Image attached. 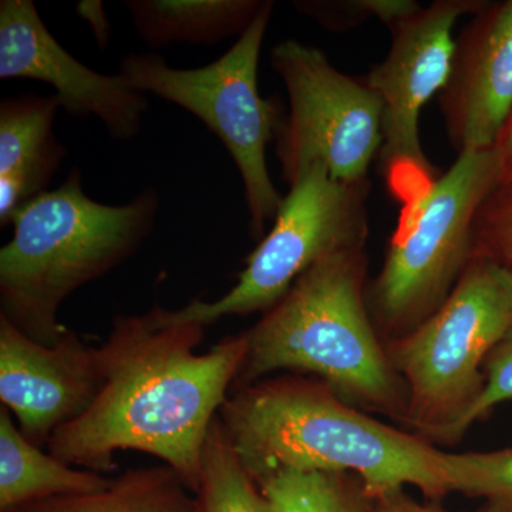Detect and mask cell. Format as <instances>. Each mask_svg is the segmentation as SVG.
I'll return each mask as SVG.
<instances>
[{"instance_id": "8fae6325", "label": "cell", "mask_w": 512, "mask_h": 512, "mask_svg": "<svg viewBox=\"0 0 512 512\" xmlns=\"http://www.w3.org/2000/svg\"><path fill=\"white\" fill-rule=\"evenodd\" d=\"M101 386L100 349L74 330L45 346L0 316V402L30 443L47 447L57 431L89 410Z\"/></svg>"}, {"instance_id": "ffe728a7", "label": "cell", "mask_w": 512, "mask_h": 512, "mask_svg": "<svg viewBox=\"0 0 512 512\" xmlns=\"http://www.w3.org/2000/svg\"><path fill=\"white\" fill-rule=\"evenodd\" d=\"M448 490L470 498L512 503V447L494 451H443Z\"/></svg>"}, {"instance_id": "277c9868", "label": "cell", "mask_w": 512, "mask_h": 512, "mask_svg": "<svg viewBox=\"0 0 512 512\" xmlns=\"http://www.w3.org/2000/svg\"><path fill=\"white\" fill-rule=\"evenodd\" d=\"M160 198L146 188L124 205L94 201L73 168L62 185L29 201L0 249V316L30 339L55 346L59 311L82 286L137 254L156 228Z\"/></svg>"}, {"instance_id": "7402d4cb", "label": "cell", "mask_w": 512, "mask_h": 512, "mask_svg": "<svg viewBox=\"0 0 512 512\" xmlns=\"http://www.w3.org/2000/svg\"><path fill=\"white\" fill-rule=\"evenodd\" d=\"M485 390L470 417V426L487 419L495 407L512 400V330L484 363Z\"/></svg>"}, {"instance_id": "d4e9b609", "label": "cell", "mask_w": 512, "mask_h": 512, "mask_svg": "<svg viewBox=\"0 0 512 512\" xmlns=\"http://www.w3.org/2000/svg\"><path fill=\"white\" fill-rule=\"evenodd\" d=\"M498 148H500L501 157H503V177H501L500 184L512 183V116Z\"/></svg>"}, {"instance_id": "44dd1931", "label": "cell", "mask_w": 512, "mask_h": 512, "mask_svg": "<svg viewBox=\"0 0 512 512\" xmlns=\"http://www.w3.org/2000/svg\"><path fill=\"white\" fill-rule=\"evenodd\" d=\"M474 255L488 256L512 269V183L498 185L478 211Z\"/></svg>"}, {"instance_id": "e0dca14e", "label": "cell", "mask_w": 512, "mask_h": 512, "mask_svg": "<svg viewBox=\"0 0 512 512\" xmlns=\"http://www.w3.org/2000/svg\"><path fill=\"white\" fill-rule=\"evenodd\" d=\"M5 512H200V505L173 468L160 464L128 470L104 490L47 498Z\"/></svg>"}, {"instance_id": "6da1fadb", "label": "cell", "mask_w": 512, "mask_h": 512, "mask_svg": "<svg viewBox=\"0 0 512 512\" xmlns=\"http://www.w3.org/2000/svg\"><path fill=\"white\" fill-rule=\"evenodd\" d=\"M204 333L195 323H165L151 312L117 316L99 348V394L57 431L47 451L104 476L114 470L117 451L150 454L197 494L205 440L248 352L242 333L197 353Z\"/></svg>"}, {"instance_id": "9c48e42d", "label": "cell", "mask_w": 512, "mask_h": 512, "mask_svg": "<svg viewBox=\"0 0 512 512\" xmlns=\"http://www.w3.org/2000/svg\"><path fill=\"white\" fill-rule=\"evenodd\" d=\"M289 114L276 130L282 178L292 185L315 165L343 183L367 181L383 144V111L366 80L340 72L318 47L285 40L272 50Z\"/></svg>"}, {"instance_id": "ba28073f", "label": "cell", "mask_w": 512, "mask_h": 512, "mask_svg": "<svg viewBox=\"0 0 512 512\" xmlns=\"http://www.w3.org/2000/svg\"><path fill=\"white\" fill-rule=\"evenodd\" d=\"M367 195L369 180L343 183L315 165L289 185L271 231L245 259L237 284L225 295L212 302L195 299L174 311L156 305L151 313L161 322L207 328L227 316L268 312L311 266L365 249Z\"/></svg>"}, {"instance_id": "8992f818", "label": "cell", "mask_w": 512, "mask_h": 512, "mask_svg": "<svg viewBox=\"0 0 512 512\" xmlns=\"http://www.w3.org/2000/svg\"><path fill=\"white\" fill-rule=\"evenodd\" d=\"M501 177L498 146L457 154L402 212L382 268L366 286L370 319L384 345L412 333L447 301L474 256L478 211Z\"/></svg>"}, {"instance_id": "3957f363", "label": "cell", "mask_w": 512, "mask_h": 512, "mask_svg": "<svg viewBox=\"0 0 512 512\" xmlns=\"http://www.w3.org/2000/svg\"><path fill=\"white\" fill-rule=\"evenodd\" d=\"M366 275L365 249L311 266L244 333L248 352L234 389L276 372L312 375L343 402L407 430L409 390L370 319Z\"/></svg>"}, {"instance_id": "7a4b0ae2", "label": "cell", "mask_w": 512, "mask_h": 512, "mask_svg": "<svg viewBox=\"0 0 512 512\" xmlns=\"http://www.w3.org/2000/svg\"><path fill=\"white\" fill-rule=\"evenodd\" d=\"M222 427L255 481L282 468L346 471L376 495L413 485L424 500L450 494L443 451L362 412L315 377H265L229 393Z\"/></svg>"}, {"instance_id": "5b68a950", "label": "cell", "mask_w": 512, "mask_h": 512, "mask_svg": "<svg viewBox=\"0 0 512 512\" xmlns=\"http://www.w3.org/2000/svg\"><path fill=\"white\" fill-rule=\"evenodd\" d=\"M512 330V269L474 255L443 306L387 355L409 390L407 430L456 446L485 390L484 363Z\"/></svg>"}, {"instance_id": "5bb4252c", "label": "cell", "mask_w": 512, "mask_h": 512, "mask_svg": "<svg viewBox=\"0 0 512 512\" xmlns=\"http://www.w3.org/2000/svg\"><path fill=\"white\" fill-rule=\"evenodd\" d=\"M55 94L29 93L0 103V227L29 201L49 191L66 148L55 136Z\"/></svg>"}, {"instance_id": "cb8c5ba5", "label": "cell", "mask_w": 512, "mask_h": 512, "mask_svg": "<svg viewBox=\"0 0 512 512\" xmlns=\"http://www.w3.org/2000/svg\"><path fill=\"white\" fill-rule=\"evenodd\" d=\"M76 10L80 18L89 23L101 49L109 45L111 26L110 20L104 12L103 3L99 0L97 2L96 0H83L77 5Z\"/></svg>"}, {"instance_id": "9a60e30c", "label": "cell", "mask_w": 512, "mask_h": 512, "mask_svg": "<svg viewBox=\"0 0 512 512\" xmlns=\"http://www.w3.org/2000/svg\"><path fill=\"white\" fill-rule=\"evenodd\" d=\"M113 478L74 468L30 443L0 406V512L62 495L94 493Z\"/></svg>"}, {"instance_id": "2e32d148", "label": "cell", "mask_w": 512, "mask_h": 512, "mask_svg": "<svg viewBox=\"0 0 512 512\" xmlns=\"http://www.w3.org/2000/svg\"><path fill=\"white\" fill-rule=\"evenodd\" d=\"M138 35L154 49L173 43L215 45L241 36L264 2L258 0H127Z\"/></svg>"}, {"instance_id": "52a82bcc", "label": "cell", "mask_w": 512, "mask_h": 512, "mask_svg": "<svg viewBox=\"0 0 512 512\" xmlns=\"http://www.w3.org/2000/svg\"><path fill=\"white\" fill-rule=\"evenodd\" d=\"M274 2H264L235 45L200 69H173L163 57L130 53L120 76L137 92L156 94L190 111L227 148L244 185L251 234L265 237L284 197L276 190L266 163V146L276 137L282 116L274 101L259 93L258 67Z\"/></svg>"}, {"instance_id": "603a6c76", "label": "cell", "mask_w": 512, "mask_h": 512, "mask_svg": "<svg viewBox=\"0 0 512 512\" xmlns=\"http://www.w3.org/2000/svg\"><path fill=\"white\" fill-rule=\"evenodd\" d=\"M373 512H453L440 501H417L406 488L386 491L373 497Z\"/></svg>"}, {"instance_id": "30bf717a", "label": "cell", "mask_w": 512, "mask_h": 512, "mask_svg": "<svg viewBox=\"0 0 512 512\" xmlns=\"http://www.w3.org/2000/svg\"><path fill=\"white\" fill-rule=\"evenodd\" d=\"M483 6L473 0H437L400 19L390 26L389 53L365 79L382 104L380 168L402 202V212L409 211L437 178L421 147V111L450 77L458 19Z\"/></svg>"}, {"instance_id": "d6986e66", "label": "cell", "mask_w": 512, "mask_h": 512, "mask_svg": "<svg viewBox=\"0 0 512 512\" xmlns=\"http://www.w3.org/2000/svg\"><path fill=\"white\" fill-rule=\"evenodd\" d=\"M195 495L200 512H274L229 441L220 416L205 440Z\"/></svg>"}, {"instance_id": "ac0fdd59", "label": "cell", "mask_w": 512, "mask_h": 512, "mask_svg": "<svg viewBox=\"0 0 512 512\" xmlns=\"http://www.w3.org/2000/svg\"><path fill=\"white\" fill-rule=\"evenodd\" d=\"M256 484L274 512H373L362 478L346 471L282 468Z\"/></svg>"}, {"instance_id": "484cf974", "label": "cell", "mask_w": 512, "mask_h": 512, "mask_svg": "<svg viewBox=\"0 0 512 512\" xmlns=\"http://www.w3.org/2000/svg\"><path fill=\"white\" fill-rule=\"evenodd\" d=\"M476 512H512L511 501H485Z\"/></svg>"}, {"instance_id": "4fadbf2b", "label": "cell", "mask_w": 512, "mask_h": 512, "mask_svg": "<svg viewBox=\"0 0 512 512\" xmlns=\"http://www.w3.org/2000/svg\"><path fill=\"white\" fill-rule=\"evenodd\" d=\"M456 39L441 114L457 154L495 148L512 116V0L487 6Z\"/></svg>"}, {"instance_id": "7c38bea8", "label": "cell", "mask_w": 512, "mask_h": 512, "mask_svg": "<svg viewBox=\"0 0 512 512\" xmlns=\"http://www.w3.org/2000/svg\"><path fill=\"white\" fill-rule=\"evenodd\" d=\"M0 79L50 84L70 116L97 117L111 137L128 141L140 133L150 109L146 94L116 74L94 72L46 28L32 0L0 2Z\"/></svg>"}]
</instances>
